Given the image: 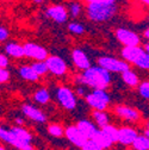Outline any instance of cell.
<instances>
[{
	"instance_id": "obj_1",
	"label": "cell",
	"mask_w": 149,
	"mask_h": 150,
	"mask_svg": "<svg viewBox=\"0 0 149 150\" xmlns=\"http://www.w3.org/2000/svg\"><path fill=\"white\" fill-rule=\"evenodd\" d=\"M77 81L92 89H106L111 83V73L100 66H92L79 75Z\"/></svg>"
},
{
	"instance_id": "obj_2",
	"label": "cell",
	"mask_w": 149,
	"mask_h": 150,
	"mask_svg": "<svg viewBox=\"0 0 149 150\" xmlns=\"http://www.w3.org/2000/svg\"><path fill=\"white\" fill-rule=\"evenodd\" d=\"M117 12L116 4H87L86 14L91 22L104 23L112 18Z\"/></svg>"
},
{
	"instance_id": "obj_3",
	"label": "cell",
	"mask_w": 149,
	"mask_h": 150,
	"mask_svg": "<svg viewBox=\"0 0 149 150\" xmlns=\"http://www.w3.org/2000/svg\"><path fill=\"white\" fill-rule=\"evenodd\" d=\"M121 55L125 62L131 63L137 68L149 70V55L142 47H129L123 48Z\"/></svg>"
},
{
	"instance_id": "obj_4",
	"label": "cell",
	"mask_w": 149,
	"mask_h": 150,
	"mask_svg": "<svg viewBox=\"0 0 149 150\" xmlns=\"http://www.w3.org/2000/svg\"><path fill=\"white\" fill-rule=\"evenodd\" d=\"M98 66L101 68L106 69L110 73H121L123 74L124 71L130 69V64L125 62L124 60H119L115 56H100L97 60Z\"/></svg>"
},
{
	"instance_id": "obj_5",
	"label": "cell",
	"mask_w": 149,
	"mask_h": 150,
	"mask_svg": "<svg viewBox=\"0 0 149 150\" xmlns=\"http://www.w3.org/2000/svg\"><path fill=\"white\" fill-rule=\"evenodd\" d=\"M85 98L87 104L94 111H105L110 104V97L105 89H92Z\"/></svg>"
},
{
	"instance_id": "obj_6",
	"label": "cell",
	"mask_w": 149,
	"mask_h": 150,
	"mask_svg": "<svg viewBox=\"0 0 149 150\" xmlns=\"http://www.w3.org/2000/svg\"><path fill=\"white\" fill-rule=\"evenodd\" d=\"M56 99L65 110H74L77 107V94L67 86L56 88Z\"/></svg>"
},
{
	"instance_id": "obj_7",
	"label": "cell",
	"mask_w": 149,
	"mask_h": 150,
	"mask_svg": "<svg viewBox=\"0 0 149 150\" xmlns=\"http://www.w3.org/2000/svg\"><path fill=\"white\" fill-rule=\"evenodd\" d=\"M116 38L117 41L124 45V48L129 47H138L141 43V37L126 28H118L116 30Z\"/></svg>"
},
{
	"instance_id": "obj_8",
	"label": "cell",
	"mask_w": 149,
	"mask_h": 150,
	"mask_svg": "<svg viewBox=\"0 0 149 150\" xmlns=\"http://www.w3.org/2000/svg\"><path fill=\"white\" fill-rule=\"evenodd\" d=\"M23 45H24L25 56L29 57V59L35 60V61H47V59L50 56L48 50L44 47L37 44V43L26 42Z\"/></svg>"
},
{
	"instance_id": "obj_9",
	"label": "cell",
	"mask_w": 149,
	"mask_h": 150,
	"mask_svg": "<svg viewBox=\"0 0 149 150\" xmlns=\"http://www.w3.org/2000/svg\"><path fill=\"white\" fill-rule=\"evenodd\" d=\"M45 62H47L49 71L54 75H56V76H62V75L67 73L68 67H67L66 61L57 55H50Z\"/></svg>"
},
{
	"instance_id": "obj_10",
	"label": "cell",
	"mask_w": 149,
	"mask_h": 150,
	"mask_svg": "<svg viewBox=\"0 0 149 150\" xmlns=\"http://www.w3.org/2000/svg\"><path fill=\"white\" fill-rule=\"evenodd\" d=\"M68 10L62 5H51L45 10V16L57 24H63L68 19Z\"/></svg>"
},
{
	"instance_id": "obj_11",
	"label": "cell",
	"mask_w": 149,
	"mask_h": 150,
	"mask_svg": "<svg viewBox=\"0 0 149 150\" xmlns=\"http://www.w3.org/2000/svg\"><path fill=\"white\" fill-rule=\"evenodd\" d=\"M70 57H72V61H73L74 66L81 71H85V70H87L92 67L89 57L82 49H79V48L73 49L72 54H70Z\"/></svg>"
},
{
	"instance_id": "obj_12",
	"label": "cell",
	"mask_w": 149,
	"mask_h": 150,
	"mask_svg": "<svg viewBox=\"0 0 149 150\" xmlns=\"http://www.w3.org/2000/svg\"><path fill=\"white\" fill-rule=\"evenodd\" d=\"M65 136L68 138V141L70 143H73L74 145H77L79 148H82L87 143V141H88V138L77 127V125L75 126H68V127H66Z\"/></svg>"
},
{
	"instance_id": "obj_13",
	"label": "cell",
	"mask_w": 149,
	"mask_h": 150,
	"mask_svg": "<svg viewBox=\"0 0 149 150\" xmlns=\"http://www.w3.org/2000/svg\"><path fill=\"white\" fill-rule=\"evenodd\" d=\"M115 113L119 118L129 120V122H135L140 118V113H138L137 110H135L133 107H129V106H125V105L116 106L115 107Z\"/></svg>"
},
{
	"instance_id": "obj_14",
	"label": "cell",
	"mask_w": 149,
	"mask_h": 150,
	"mask_svg": "<svg viewBox=\"0 0 149 150\" xmlns=\"http://www.w3.org/2000/svg\"><path fill=\"white\" fill-rule=\"evenodd\" d=\"M22 111H23L24 116H26L29 119H31L33 122L44 123L47 120V117H45V115L43 113V112L40 108H37V107H35L30 104H24L23 107H22Z\"/></svg>"
},
{
	"instance_id": "obj_15",
	"label": "cell",
	"mask_w": 149,
	"mask_h": 150,
	"mask_svg": "<svg viewBox=\"0 0 149 150\" xmlns=\"http://www.w3.org/2000/svg\"><path fill=\"white\" fill-rule=\"evenodd\" d=\"M0 137H1V139L9 144H11L12 146L17 148V149H19V150H33L32 145L29 144V143H23V142H19V141H17L12 137L11 132H10V130H6L4 127H1V130H0Z\"/></svg>"
},
{
	"instance_id": "obj_16",
	"label": "cell",
	"mask_w": 149,
	"mask_h": 150,
	"mask_svg": "<svg viewBox=\"0 0 149 150\" xmlns=\"http://www.w3.org/2000/svg\"><path fill=\"white\" fill-rule=\"evenodd\" d=\"M138 137L136 130L131 127H121L118 132V142L124 145H133Z\"/></svg>"
},
{
	"instance_id": "obj_17",
	"label": "cell",
	"mask_w": 149,
	"mask_h": 150,
	"mask_svg": "<svg viewBox=\"0 0 149 150\" xmlns=\"http://www.w3.org/2000/svg\"><path fill=\"white\" fill-rule=\"evenodd\" d=\"M4 51L7 56H11L13 59H22L25 56L24 45L19 44V43H16V42H10V43L5 44Z\"/></svg>"
},
{
	"instance_id": "obj_18",
	"label": "cell",
	"mask_w": 149,
	"mask_h": 150,
	"mask_svg": "<svg viewBox=\"0 0 149 150\" xmlns=\"http://www.w3.org/2000/svg\"><path fill=\"white\" fill-rule=\"evenodd\" d=\"M10 130V132L12 135V137L17 141H19V142H23V143H29L31 144V139H32V136L31 134L29 132L28 130L21 127V126H13Z\"/></svg>"
},
{
	"instance_id": "obj_19",
	"label": "cell",
	"mask_w": 149,
	"mask_h": 150,
	"mask_svg": "<svg viewBox=\"0 0 149 150\" xmlns=\"http://www.w3.org/2000/svg\"><path fill=\"white\" fill-rule=\"evenodd\" d=\"M18 73H19V76L23 80H25V81L36 82V81H38V79H40V75L33 70V68L31 67V64H24V66L19 67V70H18Z\"/></svg>"
},
{
	"instance_id": "obj_20",
	"label": "cell",
	"mask_w": 149,
	"mask_h": 150,
	"mask_svg": "<svg viewBox=\"0 0 149 150\" xmlns=\"http://www.w3.org/2000/svg\"><path fill=\"white\" fill-rule=\"evenodd\" d=\"M77 127L81 131V132H82L88 139H91V138L93 137V135H94V134L97 132V130H98V129L96 127V125H93L92 122L86 120V119L79 120L78 124H77Z\"/></svg>"
},
{
	"instance_id": "obj_21",
	"label": "cell",
	"mask_w": 149,
	"mask_h": 150,
	"mask_svg": "<svg viewBox=\"0 0 149 150\" xmlns=\"http://www.w3.org/2000/svg\"><path fill=\"white\" fill-rule=\"evenodd\" d=\"M91 139H93L94 141L103 150L104 149H107V148H110L111 145H112L114 143L111 142V139L106 136V134L104 132V131L101 130V129H99V130H97V132L93 135V137L91 138Z\"/></svg>"
},
{
	"instance_id": "obj_22",
	"label": "cell",
	"mask_w": 149,
	"mask_h": 150,
	"mask_svg": "<svg viewBox=\"0 0 149 150\" xmlns=\"http://www.w3.org/2000/svg\"><path fill=\"white\" fill-rule=\"evenodd\" d=\"M122 79H123V81H124L128 86H130V87L140 86L138 75H137L134 70H131V69H129V70L124 71V73L122 74Z\"/></svg>"
},
{
	"instance_id": "obj_23",
	"label": "cell",
	"mask_w": 149,
	"mask_h": 150,
	"mask_svg": "<svg viewBox=\"0 0 149 150\" xmlns=\"http://www.w3.org/2000/svg\"><path fill=\"white\" fill-rule=\"evenodd\" d=\"M93 119H94L96 124L100 127V129H104L105 126L109 125V116L105 111H93Z\"/></svg>"
},
{
	"instance_id": "obj_24",
	"label": "cell",
	"mask_w": 149,
	"mask_h": 150,
	"mask_svg": "<svg viewBox=\"0 0 149 150\" xmlns=\"http://www.w3.org/2000/svg\"><path fill=\"white\" fill-rule=\"evenodd\" d=\"M33 100L41 105H45L50 100V93L45 88H40L33 93Z\"/></svg>"
},
{
	"instance_id": "obj_25",
	"label": "cell",
	"mask_w": 149,
	"mask_h": 150,
	"mask_svg": "<svg viewBox=\"0 0 149 150\" xmlns=\"http://www.w3.org/2000/svg\"><path fill=\"white\" fill-rule=\"evenodd\" d=\"M106 134V136L111 139V142L112 143H116V142H118V132H119V129H117V127H115L114 125H107V126H105L104 129H101Z\"/></svg>"
},
{
	"instance_id": "obj_26",
	"label": "cell",
	"mask_w": 149,
	"mask_h": 150,
	"mask_svg": "<svg viewBox=\"0 0 149 150\" xmlns=\"http://www.w3.org/2000/svg\"><path fill=\"white\" fill-rule=\"evenodd\" d=\"M135 150H149V138L147 136H138L133 144Z\"/></svg>"
},
{
	"instance_id": "obj_27",
	"label": "cell",
	"mask_w": 149,
	"mask_h": 150,
	"mask_svg": "<svg viewBox=\"0 0 149 150\" xmlns=\"http://www.w3.org/2000/svg\"><path fill=\"white\" fill-rule=\"evenodd\" d=\"M31 67L33 68V70L38 74L40 76H42V75H44V74H47L49 71L45 61H33L31 63Z\"/></svg>"
},
{
	"instance_id": "obj_28",
	"label": "cell",
	"mask_w": 149,
	"mask_h": 150,
	"mask_svg": "<svg viewBox=\"0 0 149 150\" xmlns=\"http://www.w3.org/2000/svg\"><path fill=\"white\" fill-rule=\"evenodd\" d=\"M48 132L49 135H51L53 137H56V138H60L63 136V134L66 132V130H63V127L60 125V124H50L48 126Z\"/></svg>"
},
{
	"instance_id": "obj_29",
	"label": "cell",
	"mask_w": 149,
	"mask_h": 150,
	"mask_svg": "<svg viewBox=\"0 0 149 150\" xmlns=\"http://www.w3.org/2000/svg\"><path fill=\"white\" fill-rule=\"evenodd\" d=\"M68 31L73 35H82V33H85V26L81 25L80 23L72 22L68 24Z\"/></svg>"
},
{
	"instance_id": "obj_30",
	"label": "cell",
	"mask_w": 149,
	"mask_h": 150,
	"mask_svg": "<svg viewBox=\"0 0 149 150\" xmlns=\"http://www.w3.org/2000/svg\"><path fill=\"white\" fill-rule=\"evenodd\" d=\"M81 11H82V6H81L80 3H78V1H73V3L69 4L68 12H69V14H70L73 18L79 17L80 13H81Z\"/></svg>"
},
{
	"instance_id": "obj_31",
	"label": "cell",
	"mask_w": 149,
	"mask_h": 150,
	"mask_svg": "<svg viewBox=\"0 0 149 150\" xmlns=\"http://www.w3.org/2000/svg\"><path fill=\"white\" fill-rule=\"evenodd\" d=\"M138 93L140 96L144 99H149V81H143L138 86Z\"/></svg>"
},
{
	"instance_id": "obj_32",
	"label": "cell",
	"mask_w": 149,
	"mask_h": 150,
	"mask_svg": "<svg viewBox=\"0 0 149 150\" xmlns=\"http://www.w3.org/2000/svg\"><path fill=\"white\" fill-rule=\"evenodd\" d=\"M81 149H82V150H103L93 139H88L87 143H86Z\"/></svg>"
},
{
	"instance_id": "obj_33",
	"label": "cell",
	"mask_w": 149,
	"mask_h": 150,
	"mask_svg": "<svg viewBox=\"0 0 149 150\" xmlns=\"http://www.w3.org/2000/svg\"><path fill=\"white\" fill-rule=\"evenodd\" d=\"M11 78V73L9 69H0V82L5 83L10 80Z\"/></svg>"
},
{
	"instance_id": "obj_34",
	"label": "cell",
	"mask_w": 149,
	"mask_h": 150,
	"mask_svg": "<svg viewBox=\"0 0 149 150\" xmlns=\"http://www.w3.org/2000/svg\"><path fill=\"white\" fill-rule=\"evenodd\" d=\"M9 36H10V31L5 26L0 28V42H5L6 40H9Z\"/></svg>"
},
{
	"instance_id": "obj_35",
	"label": "cell",
	"mask_w": 149,
	"mask_h": 150,
	"mask_svg": "<svg viewBox=\"0 0 149 150\" xmlns=\"http://www.w3.org/2000/svg\"><path fill=\"white\" fill-rule=\"evenodd\" d=\"M9 64H10V61L7 59V55L1 54V55H0V68H1V69H6L9 67Z\"/></svg>"
},
{
	"instance_id": "obj_36",
	"label": "cell",
	"mask_w": 149,
	"mask_h": 150,
	"mask_svg": "<svg viewBox=\"0 0 149 150\" xmlns=\"http://www.w3.org/2000/svg\"><path fill=\"white\" fill-rule=\"evenodd\" d=\"M117 0H86L87 4H116Z\"/></svg>"
},
{
	"instance_id": "obj_37",
	"label": "cell",
	"mask_w": 149,
	"mask_h": 150,
	"mask_svg": "<svg viewBox=\"0 0 149 150\" xmlns=\"http://www.w3.org/2000/svg\"><path fill=\"white\" fill-rule=\"evenodd\" d=\"M75 94H77V97H84V96H87V94H86V92H85V88L81 87V86H79V87L75 89Z\"/></svg>"
},
{
	"instance_id": "obj_38",
	"label": "cell",
	"mask_w": 149,
	"mask_h": 150,
	"mask_svg": "<svg viewBox=\"0 0 149 150\" xmlns=\"http://www.w3.org/2000/svg\"><path fill=\"white\" fill-rule=\"evenodd\" d=\"M14 122H16V124H17L18 126H22V125H24V119H23V118L17 117V118L14 119Z\"/></svg>"
},
{
	"instance_id": "obj_39",
	"label": "cell",
	"mask_w": 149,
	"mask_h": 150,
	"mask_svg": "<svg viewBox=\"0 0 149 150\" xmlns=\"http://www.w3.org/2000/svg\"><path fill=\"white\" fill-rule=\"evenodd\" d=\"M143 36H144V38L148 41V43H149V28H147L145 30H144V33H143Z\"/></svg>"
},
{
	"instance_id": "obj_40",
	"label": "cell",
	"mask_w": 149,
	"mask_h": 150,
	"mask_svg": "<svg viewBox=\"0 0 149 150\" xmlns=\"http://www.w3.org/2000/svg\"><path fill=\"white\" fill-rule=\"evenodd\" d=\"M138 1H141L142 4H144V5L149 6V0H138Z\"/></svg>"
},
{
	"instance_id": "obj_41",
	"label": "cell",
	"mask_w": 149,
	"mask_h": 150,
	"mask_svg": "<svg viewBox=\"0 0 149 150\" xmlns=\"http://www.w3.org/2000/svg\"><path fill=\"white\" fill-rule=\"evenodd\" d=\"M44 1V0H32V3H35V4H42Z\"/></svg>"
},
{
	"instance_id": "obj_42",
	"label": "cell",
	"mask_w": 149,
	"mask_h": 150,
	"mask_svg": "<svg viewBox=\"0 0 149 150\" xmlns=\"http://www.w3.org/2000/svg\"><path fill=\"white\" fill-rule=\"evenodd\" d=\"M144 50L148 52V55H149V43H147L145 45H144Z\"/></svg>"
},
{
	"instance_id": "obj_43",
	"label": "cell",
	"mask_w": 149,
	"mask_h": 150,
	"mask_svg": "<svg viewBox=\"0 0 149 150\" xmlns=\"http://www.w3.org/2000/svg\"><path fill=\"white\" fill-rule=\"evenodd\" d=\"M144 135H145V136H147V137L149 138V129H147V130H145V132H144Z\"/></svg>"
},
{
	"instance_id": "obj_44",
	"label": "cell",
	"mask_w": 149,
	"mask_h": 150,
	"mask_svg": "<svg viewBox=\"0 0 149 150\" xmlns=\"http://www.w3.org/2000/svg\"><path fill=\"white\" fill-rule=\"evenodd\" d=\"M0 150H6V149H5L4 146H1V148H0Z\"/></svg>"
}]
</instances>
